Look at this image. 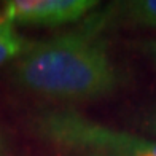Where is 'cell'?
I'll use <instances>...</instances> for the list:
<instances>
[{
	"mask_svg": "<svg viewBox=\"0 0 156 156\" xmlns=\"http://www.w3.org/2000/svg\"><path fill=\"white\" fill-rule=\"evenodd\" d=\"M21 88L59 102L107 97L121 83L105 40L96 29L32 43L13 69Z\"/></svg>",
	"mask_w": 156,
	"mask_h": 156,
	"instance_id": "cell-1",
	"label": "cell"
},
{
	"mask_svg": "<svg viewBox=\"0 0 156 156\" xmlns=\"http://www.w3.org/2000/svg\"><path fill=\"white\" fill-rule=\"evenodd\" d=\"M83 156H105V154H96V153H86V154H83Z\"/></svg>",
	"mask_w": 156,
	"mask_h": 156,
	"instance_id": "cell-9",
	"label": "cell"
},
{
	"mask_svg": "<svg viewBox=\"0 0 156 156\" xmlns=\"http://www.w3.org/2000/svg\"><path fill=\"white\" fill-rule=\"evenodd\" d=\"M115 19L131 26L156 29V0H131L116 3Z\"/></svg>",
	"mask_w": 156,
	"mask_h": 156,
	"instance_id": "cell-4",
	"label": "cell"
},
{
	"mask_svg": "<svg viewBox=\"0 0 156 156\" xmlns=\"http://www.w3.org/2000/svg\"><path fill=\"white\" fill-rule=\"evenodd\" d=\"M97 6V0H10L2 11L16 26L59 27L76 23Z\"/></svg>",
	"mask_w": 156,
	"mask_h": 156,
	"instance_id": "cell-3",
	"label": "cell"
},
{
	"mask_svg": "<svg viewBox=\"0 0 156 156\" xmlns=\"http://www.w3.org/2000/svg\"><path fill=\"white\" fill-rule=\"evenodd\" d=\"M145 129L156 137V112L151 113V115L145 119Z\"/></svg>",
	"mask_w": 156,
	"mask_h": 156,
	"instance_id": "cell-7",
	"label": "cell"
},
{
	"mask_svg": "<svg viewBox=\"0 0 156 156\" xmlns=\"http://www.w3.org/2000/svg\"><path fill=\"white\" fill-rule=\"evenodd\" d=\"M30 45V41L18 32L16 24L11 23L0 8V67L15 58L19 59Z\"/></svg>",
	"mask_w": 156,
	"mask_h": 156,
	"instance_id": "cell-5",
	"label": "cell"
},
{
	"mask_svg": "<svg viewBox=\"0 0 156 156\" xmlns=\"http://www.w3.org/2000/svg\"><path fill=\"white\" fill-rule=\"evenodd\" d=\"M0 156H11L8 147L5 144V139L2 137V134H0Z\"/></svg>",
	"mask_w": 156,
	"mask_h": 156,
	"instance_id": "cell-8",
	"label": "cell"
},
{
	"mask_svg": "<svg viewBox=\"0 0 156 156\" xmlns=\"http://www.w3.org/2000/svg\"><path fill=\"white\" fill-rule=\"evenodd\" d=\"M34 134L62 150L105 156H156V140L108 127L75 110H45L32 119Z\"/></svg>",
	"mask_w": 156,
	"mask_h": 156,
	"instance_id": "cell-2",
	"label": "cell"
},
{
	"mask_svg": "<svg viewBox=\"0 0 156 156\" xmlns=\"http://www.w3.org/2000/svg\"><path fill=\"white\" fill-rule=\"evenodd\" d=\"M144 48H145V51L148 54V58L151 59V62L154 64V67H156V38L147 41V43L144 45Z\"/></svg>",
	"mask_w": 156,
	"mask_h": 156,
	"instance_id": "cell-6",
	"label": "cell"
}]
</instances>
